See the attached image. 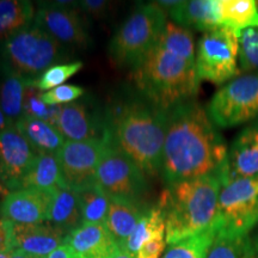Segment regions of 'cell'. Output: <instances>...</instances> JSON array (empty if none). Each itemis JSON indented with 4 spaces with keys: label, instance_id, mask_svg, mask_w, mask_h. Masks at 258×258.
I'll return each instance as SVG.
<instances>
[{
    "label": "cell",
    "instance_id": "cell-35",
    "mask_svg": "<svg viewBox=\"0 0 258 258\" xmlns=\"http://www.w3.org/2000/svg\"><path fill=\"white\" fill-rule=\"evenodd\" d=\"M166 238L165 234L158 235L145 243L135 254V258H160L165 252Z\"/></svg>",
    "mask_w": 258,
    "mask_h": 258
},
{
    "label": "cell",
    "instance_id": "cell-7",
    "mask_svg": "<svg viewBox=\"0 0 258 258\" xmlns=\"http://www.w3.org/2000/svg\"><path fill=\"white\" fill-rule=\"evenodd\" d=\"M239 35L225 27L202 35L195 55L200 82L207 80L222 85L240 76Z\"/></svg>",
    "mask_w": 258,
    "mask_h": 258
},
{
    "label": "cell",
    "instance_id": "cell-17",
    "mask_svg": "<svg viewBox=\"0 0 258 258\" xmlns=\"http://www.w3.org/2000/svg\"><path fill=\"white\" fill-rule=\"evenodd\" d=\"M12 237L16 250L46 258L66 243L67 235L50 222L32 225H18L12 222Z\"/></svg>",
    "mask_w": 258,
    "mask_h": 258
},
{
    "label": "cell",
    "instance_id": "cell-1",
    "mask_svg": "<svg viewBox=\"0 0 258 258\" xmlns=\"http://www.w3.org/2000/svg\"><path fill=\"white\" fill-rule=\"evenodd\" d=\"M227 153V145L217 125L195 99L167 111L160 169L166 185L206 176H219L221 179Z\"/></svg>",
    "mask_w": 258,
    "mask_h": 258
},
{
    "label": "cell",
    "instance_id": "cell-18",
    "mask_svg": "<svg viewBox=\"0 0 258 258\" xmlns=\"http://www.w3.org/2000/svg\"><path fill=\"white\" fill-rule=\"evenodd\" d=\"M76 256L84 258H106L118 246L105 225H80L66 238Z\"/></svg>",
    "mask_w": 258,
    "mask_h": 258
},
{
    "label": "cell",
    "instance_id": "cell-43",
    "mask_svg": "<svg viewBox=\"0 0 258 258\" xmlns=\"http://www.w3.org/2000/svg\"><path fill=\"white\" fill-rule=\"evenodd\" d=\"M9 194H10L9 190L5 188V185L3 184L2 182H0V196H3V198H5V196L9 195Z\"/></svg>",
    "mask_w": 258,
    "mask_h": 258
},
{
    "label": "cell",
    "instance_id": "cell-26",
    "mask_svg": "<svg viewBox=\"0 0 258 258\" xmlns=\"http://www.w3.org/2000/svg\"><path fill=\"white\" fill-rule=\"evenodd\" d=\"M60 186H66V184L63 182L56 154H38L34 166L22 180L18 190H51Z\"/></svg>",
    "mask_w": 258,
    "mask_h": 258
},
{
    "label": "cell",
    "instance_id": "cell-10",
    "mask_svg": "<svg viewBox=\"0 0 258 258\" xmlns=\"http://www.w3.org/2000/svg\"><path fill=\"white\" fill-rule=\"evenodd\" d=\"M96 186L110 200L140 203L147 190V180L131 158L111 146L99 164Z\"/></svg>",
    "mask_w": 258,
    "mask_h": 258
},
{
    "label": "cell",
    "instance_id": "cell-15",
    "mask_svg": "<svg viewBox=\"0 0 258 258\" xmlns=\"http://www.w3.org/2000/svg\"><path fill=\"white\" fill-rule=\"evenodd\" d=\"M53 191L54 189H22L10 192L3 199L0 215L18 225L46 222L49 217Z\"/></svg>",
    "mask_w": 258,
    "mask_h": 258
},
{
    "label": "cell",
    "instance_id": "cell-34",
    "mask_svg": "<svg viewBox=\"0 0 258 258\" xmlns=\"http://www.w3.org/2000/svg\"><path fill=\"white\" fill-rule=\"evenodd\" d=\"M84 95V89L71 84H63L50 91L42 92L41 98L48 105H66L76 102Z\"/></svg>",
    "mask_w": 258,
    "mask_h": 258
},
{
    "label": "cell",
    "instance_id": "cell-13",
    "mask_svg": "<svg viewBox=\"0 0 258 258\" xmlns=\"http://www.w3.org/2000/svg\"><path fill=\"white\" fill-rule=\"evenodd\" d=\"M37 157L16 125L0 132V182L10 192L19 189Z\"/></svg>",
    "mask_w": 258,
    "mask_h": 258
},
{
    "label": "cell",
    "instance_id": "cell-44",
    "mask_svg": "<svg viewBox=\"0 0 258 258\" xmlns=\"http://www.w3.org/2000/svg\"><path fill=\"white\" fill-rule=\"evenodd\" d=\"M14 251H8V252H0V258H11Z\"/></svg>",
    "mask_w": 258,
    "mask_h": 258
},
{
    "label": "cell",
    "instance_id": "cell-27",
    "mask_svg": "<svg viewBox=\"0 0 258 258\" xmlns=\"http://www.w3.org/2000/svg\"><path fill=\"white\" fill-rule=\"evenodd\" d=\"M163 234H165V221H164L160 209L157 206V207L145 211L143 218L138 222L133 233L125 241L122 249L135 257V254L145 243Z\"/></svg>",
    "mask_w": 258,
    "mask_h": 258
},
{
    "label": "cell",
    "instance_id": "cell-41",
    "mask_svg": "<svg viewBox=\"0 0 258 258\" xmlns=\"http://www.w3.org/2000/svg\"><path fill=\"white\" fill-rule=\"evenodd\" d=\"M11 258H41V257L32 256V254H29L22 250H14Z\"/></svg>",
    "mask_w": 258,
    "mask_h": 258
},
{
    "label": "cell",
    "instance_id": "cell-46",
    "mask_svg": "<svg viewBox=\"0 0 258 258\" xmlns=\"http://www.w3.org/2000/svg\"><path fill=\"white\" fill-rule=\"evenodd\" d=\"M76 258H84V257H78V256H76Z\"/></svg>",
    "mask_w": 258,
    "mask_h": 258
},
{
    "label": "cell",
    "instance_id": "cell-42",
    "mask_svg": "<svg viewBox=\"0 0 258 258\" xmlns=\"http://www.w3.org/2000/svg\"><path fill=\"white\" fill-rule=\"evenodd\" d=\"M251 243H252L254 253H256V256L258 257V231H257V234L254 235L253 238H251Z\"/></svg>",
    "mask_w": 258,
    "mask_h": 258
},
{
    "label": "cell",
    "instance_id": "cell-38",
    "mask_svg": "<svg viewBox=\"0 0 258 258\" xmlns=\"http://www.w3.org/2000/svg\"><path fill=\"white\" fill-rule=\"evenodd\" d=\"M46 258H76V254H74L72 247L64 243L56 250H54L50 254H48Z\"/></svg>",
    "mask_w": 258,
    "mask_h": 258
},
{
    "label": "cell",
    "instance_id": "cell-39",
    "mask_svg": "<svg viewBox=\"0 0 258 258\" xmlns=\"http://www.w3.org/2000/svg\"><path fill=\"white\" fill-rule=\"evenodd\" d=\"M106 258H135L133 254H131L129 252H127L124 249H122V247H117L114 252L111 254H109Z\"/></svg>",
    "mask_w": 258,
    "mask_h": 258
},
{
    "label": "cell",
    "instance_id": "cell-16",
    "mask_svg": "<svg viewBox=\"0 0 258 258\" xmlns=\"http://www.w3.org/2000/svg\"><path fill=\"white\" fill-rule=\"evenodd\" d=\"M232 178H258V123L243 129L228 148L221 183Z\"/></svg>",
    "mask_w": 258,
    "mask_h": 258
},
{
    "label": "cell",
    "instance_id": "cell-28",
    "mask_svg": "<svg viewBox=\"0 0 258 258\" xmlns=\"http://www.w3.org/2000/svg\"><path fill=\"white\" fill-rule=\"evenodd\" d=\"M252 252L250 235L234 234L217 228L206 258H246Z\"/></svg>",
    "mask_w": 258,
    "mask_h": 258
},
{
    "label": "cell",
    "instance_id": "cell-33",
    "mask_svg": "<svg viewBox=\"0 0 258 258\" xmlns=\"http://www.w3.org/2000/svg\"><path fill=\"white\" fill-rule=\"evenodd\" d=\"M239 67L245 72H258V28H247L240 31Z\"/></svg>",
    "mask_w": 258,
    "mask_h": 258
},
{
    "label": "cell",
    "instance_id": "cell-37",
    "mask_svg": "<svg viewBox=\"0 0 258 258\" xmlns=\"http://www.w3.org/2000/svg\"><path fill=\"white\" fill-rule=\"evenodd\" d=\"M14 237H12V222L5 220L0 215V252L14 251Z\"/></svg>",
    "mask_w": 258,
    "mask_h": 258
},
{
    "label": "cell",
    "instance_id": "cell-23",
    "mask_svg": "<svg viewBox=\"0 0 258 258\" xmlns=\"http://www.w3.org/2000/svg\"><path fill=\"white\" fill-rule=\"evenodd\" d=\"M0 80V108L8 120L16 124L24 115V99L30 80L3 71Z\"/></svg>",
    "mask_w": 258,
    "mask_h": 258
},
{
    "label": "cell",
    "instance_id": "cell-29",
    "mask_svg": "<svg viewBox=\"0 0 258 258\" xmlns=\"http://www.w3.org/2000/svg\"><path fill=\"white\" fill-rule=\"evenodd\" d=\"M82 214V225H105L110 199L98 186L77 192Z\"/></svg>",
    "mask_w": 258,
    "mask_h": 258
},
{
    "label": "cell",
    "instance_id": "cell-3",
    "mask_svg": "<svg viewBox=\"0 0 258 258\" xmlns=\"http://www.w3.org/2000/svg\"><path fill=\"white\" fill-rule=\"evenodd\" d=\"M109 141L131 158L146 177L160 173L167 111L144 98L122 102L106 115Z\"/></svg>",
    "mask_w": 258,
    "mask_h": 258
},
{
    "label": "cell",
    "instance_id": "cell-21",
    "mask_svg": "<svg viewBox=\"0 0 258 258\" xmlns=\"http://www.w3.org/2000/svg\"><path fill=\"white\" fill-rule=\"evenodd\" d=\"M146 209L140 203H131L120 200H110L106 215L105 227L114 238L116 244L123 247L125 241L137 227Z\"/></svg>",
    "mask_w": 258,
    "mask_h": 258
},
{
    "label": "cell",
    "instance_id": "cell-5",
    "mask_svg": "<svg viewBox=\"0 0 258 258\" xmlns=\"http://www.w3.org/2000/svg\"><path fill=\"white\" fill-rule=\"evenodd\" d=\"M69 49L36 24L23 29L0 44V70L35 82L51 66L69 57Z\"/></svg>",
    "mask_w": 258,
    "mask_h": 258
},
{
    "label": "cell",
    "instance_id": "cell-4",
    "mask_svg": "<svg viewBox=\"0 0 258 258\" xmlns=\"http://www.w3.org/2000/svg\"><path fill=\"white\" fill-rule=\"evenodd\" d=\"M220 189L219 176H206L166 185L158 208L165 221L167 245L201 233L214 224Z\"/></svg>",
    "mask_w": 258,
    "mask_h": 258
},
{
    "label": "cell",
    "instance_id": "cell-12",
    "mask_svg": "<svg viewBox=\"0 0 258 258\" xmlns=\"http://www.w3.org/2000/svg\"><path fill=\"white\" fill-rule=\"evenodd\" d=\"M77 4L73 2L40 3L34 23L66 49H85L91 40Z\"/></svg>",
    "mask_w": 258,
    "mask_h": 258
},
{
    "label": "cell",
    "instance_id": "cell-11",
    "mask_svg": "<svg viewBox=\"0 0 258 258\" xmlns=\"http://www.w3.org/2000/svg\"><path fill=\"white\" fill-rule=\"evenodd\" d=\"M110 147L106 141H66L56 157L67 188L79 192L95 186L99 164Z\"/></svg>",
    "mask_w": 258,
    "mask_h": 258
},
{
    "label": "cell",
    "instance_id": "cell-19",
    "mask_svg": "<svg viewBox=\"0 0 258 258\" xmlns=\"http://www.w3.org/2000/svg\"><path fill=\"white\" fill-rule=\"evenodd\" d=\"M173 23L185 29L207 32L221 27L219 0H189L179 2L167 11Z\"/></svg>",
    "mask_w": 258,
    "mask_h": 258
},
{
    "label": "cell",
    "instance_id": "cell-9",
    "mask_svg": "<svg viewBox=\"0 0 258 258\" xmlns=\"http://www.w3.org/2000/svg\"><path fill=\"white\" fill-rule=\"evenodd\" d=\"M207 114L218 128L246 123L258 115V72L246 73L226 83L212 97Z\"/></svg>",
    "mask_w": 258,
    "mask_h": 258
},
{
    "label": "cell",
    "instance_id": "cell-22",
    "mask_svg": "<svg viewBox=\"0 0 258 258\" xmlns=\"http://www.w3.org/2000/svg\"><path fill=\"white\" fill-rule=\"evenodd\" d=\"M48 222L69 235L82 225L78 195L67 186L55 188L53 191Z\"/></svg>",
    "mask_w": 258,
    "mask_h": 258
},
{
    "label": "cell",
    "instance_id": "cell-45",
    "mask_svg": "<svg viewBox=\"0 0 258 258\" xmlns=\"http://www.w3.org/2000/svg\"><path fill=\"white\" fill-rule=\"evenodd\" d=\"M246 258H258V257L256 256V253H254V251H253V252H252V253H251V254H250V256H247Z\"/></svg>",
    "mask_w": 258,
    "mask_h": 258
},
{
    "label": "cell",
    "instance_id": "cell-14",
    "mask_svg": "<svg viewBox=\"0 0 258 258\" xmlns=\"http://www.w3.org/2000/svg\"><path fill=\"white\" fill-rule=\"evenodd\" d=\"M55 127L66 141H109V127L106 116L86 104L85 102H72L61 105Z\"/></svg>",
    "mask_w": 258,
    "mask_h": 258
},
{
    "label": "cell",
    "instance_id": "cell-6",
    "mask_svg": "<svg viewBox=\"0 0 258 258\" xmlns=\"http://www.w3.org/2000/svg\"><path fill=\"white\" fill-rule=\"evenodd\" d=\"M166 23L167 14L156 3L139 5L111 38L109 55L112 62L134 70L158 43Z\"/></svg>",
    "mask_w": 258,
    "mask_h": 258
},
{
    "label": "cell",
    "instance_id": "cell-40",
    "mask_svg": "<svg viewBox=\"0 0 258 258\" xmlns=\"http://www.w3.org/2000/svg\"><path fill=\"white\" fill-rule=\"evenodd\" d=\"M10 125H14V124L8 120V117H6L5 114L2 110V108H0V132H3L6 128H9Z\"/></svg>",
    "mask_w": 258,
    "mask_h": 258
},
{
    "label": "cell",
    "instance_id": "cell-36",
    "mask_svg": "<svg viewBox=\"0 0 258 258\" xmlns=\"http://www.w3.org/2000/svg\"><path fill=\"white\" fill-rule=\"evenodd\" d=\"M78 8L85 15L95 18H103L111 9V3L105 0H83L78 3Z\"/></svg>",
    "mask_w": 258,
    "mask_h": 258
},
{
    "label": "cell",
    "instance_id": "cell-20",
    "mask_svg": "<svg viewBox=\"0 0 258 258\" xmlns=\"http://www.w3.org/2000/svg\"><path fill=\"white\" fill-rule=\"evenodd\" d=\"M15 125L38 154H56L66 143L56 127L44 121L23 116Z\"/></svg>",
    "mask_w": 258,
    "mask_h": 258
},
{
    "label": "cell",
    "instance_id": "cell-8",
    "mask_svg": "<svg viewBox=\"0 0 258 258\" xmlns=\"http://www.w3.org/2000/svg\"><path fill=\"white\" fill-rule=\"evenodd\" d=\"M258 225V178H232L221 183L214 226L250 235Z\"/></svg>",
    "mask_w": 258,
    "mask_h": 258
},
{
    "label": "cell",
    "instance_id": "cell-31",
    "mask_svg": "<svg viewBox=\"0 0 258 258\" xmlns=\"http://www.w3.org/2000/svg\"><path fill=\"white\" fill-rule=\"evenodd\" d=\"M41 91L29 83L24 99V115L53 124L55 127L61 105H48L42 101Z\"/></svg>",
    "mask_w": 258,
    "mask_h": 258
},
{
    "label": "cell",
    "instance_id": "cell-24",
    "mask_svg": "<svg viewBox=\"0 0 258 258\" xmlns=\"http://www.w3.org/2000/svg\"><path fill=\"white\" fill-rule=\"evenodd\" d=\"M36 9L28 0H0V41L34 24Z\"/></svg>",
    "mask_w": 258,
    "mask_h": 258
},
{
    "label": "cell",
    "instance_id": "cell-32",
    "mask_svg": "<svg viewBox=\"0 0 258 258\" xmlns=\"http://www.w3.org/2000/svg\"><path fill=\"white\" fill-rule=\"evenodd\" d=\"M83 69L82 61H73L69 63H59L51 66L35 82H31L32 86H35L41 92H47L50 90L63 85L66 80L74 76Z\"/></svg>",
    "mask_w": 258,
    "mask_h": 258
},
{
    "label": "cell",
    "instance_id": "cell-30",
    "mask_svg": "<svg viewBox=\"0 0 258 258\" xmlns=\"http://www.w3.org/2000/svg\"><path fill=\"white\" fill-rule=\"evenodd\" d=\"M214 225L201 233L185 238L175 244L167 245L165 252L161 258H206L215 235Z\"/></svg>",
    "mask_w": 258,
    "mask_h": 258
},
{
    "label": "cell",
    "instance_id": "cell-2",
    "mask_svg": "<svg viewBox=\"0 0 258 258\" xmlns=\"http://www.w3.org/2000/svg\"><path fill=\"white\" fill-rule=\"evenodd\" d=\"M195 55L192 32L167 22L158 43L133 70L135 85L146 101L164 111L191 101L200 86Z\"/></svg>",
    "mask_w": 258,
    "mask_h": 258
},
{
    "label": "cell",
    "instance_id": "cell-25",
    "mask_svg": "<svg viewBox=\"0 0 258 258\" xmlns=\"http://www.w3.org/2000/svg\"><path fill=\"white\" fill-rule=\"evenodd\" d=\"M221 27L238 34L247 28H258V2L256 0H219Z\"/></svg>",
    "mask_w": 258,
    "mask_h": 258
}]
</instances>
